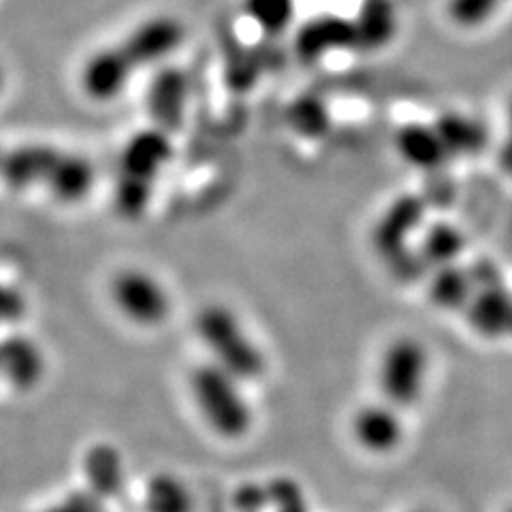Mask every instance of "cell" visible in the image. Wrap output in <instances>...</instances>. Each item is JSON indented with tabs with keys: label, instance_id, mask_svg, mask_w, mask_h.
Here are the masks:
<instances>
[{
	"label": "cell",
	"instance_id": "obj_18",
	"mask_svg": "<svg viewBox=\"0 0 512 512\" xmlns=\"http://www.w3.org/2000/svg\"><path fill=\"white\" fill-rule=\"evenodd\" d=\"M431 299L442 310H459L472 299V282L466 271L455 263L438 267L434 280H431Z\"/></svg>",
	"mask_w": 512,
	"mask_h": 512
},
{
	"label": "cell",
	"instance_id": "obj_1",
	"mask_svg": "<svg viewBox=\"0 0 512 512\" xmlns=\"http://www.w3.org/2000/svg\"><path fill=\"white\" fill-rule=\"evenodd\" d=\"M190 395L201 419L216 436L239 440L252 429L254 416L242 380L216 363H203L190 374Z\"/></svg>",
	"mask_w": 512,
	"mask_h": 512
},
{
	"label": "cell",
	"instance_id": "obj_17",
	"mask_svg": "<svg viewBox=\"0 0 512 512\" xmlns=\"http://www.w3.org/2000/svg\"><path fill=\"white\" fill-rule=\"evenodd\" d=\"M436 131L440 133L448 154H474L483 150L487 133L483 124L461 114H446L438 120Z\"/></svg>",
	"mask_w": 512,
	"mask_h": 512
},
{
	"label": "cell",
	"instance_id": "obj_23",
	"mask_svg": "<svg viewBox=\"0 0 512 512\" xmlns=\"http://www.w3.org/2000/svg\"><path fill=\"white\" fill-rule=\"evenodd\" d=\"M508 0H451L448 13L461 28H476L487 24Z\"/></svg>",
	"mask_w": 512,
	"mask_h": 512
},
{
	"label": "cell",
	"instance_id": "obj_22",
	"mask_svg": "<svg viewBox=\"0 0 512 512\" xmlns=\"http://www.w3.org/2000/svg\"><path fill=\"white\" fill-rule=\"evenodd\" d=\"M148 508L150 512H186L188 493L180 480L158 476L148 487Z\"/></svg>",
	"mask_w": 512,
	"mask_h": 512
},
{
	"label": "cell",
	"instance_id": "obj_29",
	"mask_svg": "<svg viewBox=\"0 0 512 512\" xmlns=\"http://www.w3.org/2000/svg\"><path fill=\"white\" fill-rule=\"evenodd\" d=\"M0 156H3V152H0Z\"/></svg>",
	"mask_w": 512,
	"mask_h": 512
},
{
	"label": "cell",
	"instance_id": "obj_7",
	"mask_svg": "<svg viewBox=\"0 0 512 512\" xmlns=\"http://www.w3.org/2000/svg\"><path fill=\"white\" fill-rule=\"evenodd\" d=\"M135 67L122 52L120 43H111L92 52L79 69V88L96 103H109L133 82Z\"/></svg>",
	"mask_w": 512,
	"mask_h": 512
},
{
	"label": "cell",
	"instance_id": "obj_2",
	"mask_svg": "<svg viewBox=\"0 0 512 512\" xmlns=\"http://www.w3.org/2000/svg\"><path fill=\"white\" fill-rule=\"evenodd\" d=\"M195 329L201 344L210 352L212 363L242 382L261 378L265 372L263 350L229 306L207 303L197 314Z\"/></svg>",
	"mask_w": 512,
	"mask_h": 512
},
{
	"label": "cell",
	"instance_id": "obj_12",
	"mask_svg": "<svg viewBox=\"0 0 512 512\" xmlns=\"http://www.w3.org/2000/svg\"><path fill=\"white\" fill-rule=\"evenodd\" d=\"M423 218V205L414 197H402L399 201L391 203L378 222L374 233V244L378 246L380 254L387 259H399V252L404 250L408 235L414 233Z\"/></svg>",
	"mask_w": 512,
	"mask_h": 512
},
{
	"label": "cell",
	"instance_id": "obj_5",
	"mask_svg": "<svg viewBox=\"0 0 512 512\" xmlns=\"http://www.w3.org/2000/svg\"><path fill=\"white\" fill-rule=\"evenodd\" d=\"M114 308L137 327H158L169 318L173 303L167 286L139 267H124L109 280Z\"/></svg>",
	"mask_w": 512,
	"mask_h": 512
},
{
	"label": "cell",
	"instance_id": "obj_28",
	"mask_svg": "<svg viewBox=\"0 0 512 512\" xmlns=\"http://www.w3.org/2000/svg\"><path fill=\"white\" fill-rule=\"evenodd\" d=\"M506 512H512V506H510V508H508V510H506Z\"/></svg>",
	"mask_w": 512,
	"mask_h": 512
},
{
	"label": "cell",
	"instance_id": "obj_24",
	"mask_svg": "<svg viewBox=\"0 0 512 512\" xmlns=\"http://www.w3.org/2000/svg\"><path fill=\"white\" fill-rule=\"evenodd\" d=\"M265 489L267 504L276 512H310L306 493L293 478H274Z\"/></svg>",
	"mask_w": 512,
	"mask_h": 512
},
{
	"label": "cell",
	"instance_id": "obj_3",
	"mask_svg": "<svg viewBox=\"0 0 512 512\" xmlns=\"http://www.w3.org/2000/svg\"><path fill=\"white\" fill-rule=\"evenodd\" d=\"M169 137L158 131H141L128 139L120 154V178L116 184V207L122 216L135 218L146 210L152 186L171 160Z\"/></svg>",
	"mask_w": 512,
	"mask_h": 512
},
{
	"label": "cell",
	"instance_id": "obj_8",
	"mask_svg": "<svg viewBox=\"0 0 512 512\" xmlns=\"http://www.w3.org/2000/svg\"><path fill=\"white\" fill-rule=\"evenodd\" d=\"M350 431L363 451L389 455L404 440V423L399 408L382 402L359 408L350 421Z\"/></svg>",
	"mask_w": 512,
	"mask_h": 512
},
{
	"label": "cell",
	"instance_id": "obj_11",
	"mask_svg": "<svg viewBox=\"0 0 512 512\" xmlns=\"http://www.w3.org/2000/svg\"><path fill=\"white\" fill-rule=\"evenodd\" d=\"M92 186L94 167L90 160L82 154L60 150L43 188L60 203H79L90 195Z\"/></svg>",
	"mask_w": 512,
	"mask_h": 512
},
{
	"label": "cell",
	"instance_id": "obj_9",
	"mask_svg": "<svg viewBox=\"0 0 512 512\" xmlns=\"http://www.w3.org/2000/svg\"><path fill=\"white\" fill-rule=\"evenodd\" d=\"M60 150L32 143L0 156V180L13 190L45 186Z\"/></svg>",
	"mask_w": 512,
	"mask_h": 512
},
{
	"label": "cell",
	"instance_id": "obj_15",
	"mask_svg": "<svg viewBox=\"0 0 512 512\" xmlns=\"http://www.w3.org/2000/svg\"><path fill=\"white\" fill-rule=\"evenodd\" d=\"M186 79L178 71H163L148 92V109L152 118L167 128H175L186 109Z\"/></svg>",
	"mask_w": 512,
	"mask_h": 512
},
{
	"label": "cell",
	"instance_id": "obj_10",
	"mask_svg": "<svg viewBox=\"0 0 512 512\" xmlns=\"http://www.w3.org/2000/svg\"><path fill=\"white\" fill-rule=\"evenodd\" d=\"M295 43L297 54L303 60L316 62L331 52L357 47L355 22L335 18V15H320V18L308 22L299 30Z\"/></svg>",
	"mask_w": 512,
	"mask_h": 512
},
{
	"label": "cell",
	"instance_id": "obj_13",
	"mask_svg": "<svg viewBox=\"0 0 512 512\" xmlns=\"http://www.w3.org/2000/svg\"><path fill=\"white\" fill-rule=\"evenodd\" d=\"M395 148L408 165L416 169H434L448 156L436 126L406 124L399 128Z\"/></svg>",
	"mask_w": 512,
	"mask_h": 512
},
{
	"label": "cell",
	"instance_id": "obj_4",
	"mask_svg": "<svg viewBox=\"0 0 512 512\" xmlns=\"http://www.w3.org/2000/svg\"><path fill=\"white\" fill-rule=\"evenodd\" d=\"M429 374V352L416 338H397L384 348L378 365V387L395 408L414 406L423 397Z\"/></svg>",
	"mask_w": 512,
	"mask_h": 512
},
{
	"label": "cell",
	"instance_id": "obj_16",
	"mask_svg": "<svg viewBox=\"0 0 512 512\" xmlns=\"http://www.w3.org/2000/svg\"><path fill=\"white\" fill-rule=\"evenodd\" d=\"M357 47L378 50L387 45L397 30V15L391 0H365L355 20Z\"/></svg>",
	"mask_w": 512,
	"mask_h": 512
},
{
	"label": "cell",
	"instance_id": "obj_14",
	"mask_svg": "<svg viewBox=\"0 0 512 512\" xmlns=\"http://www.w3.org/2000/svg\"><path fill=\"white\" fill-rule=\"evenodd\" d=\"M472 329L485 338H498L512 329V297L500 286L483 288L470 299Z\"/></svg>",
	"mask_w": 512,
	"mask_h": 512
},
{
	"label": "cell",
	"instance_id": "obj_25",
	"mask_svg": "<svg viewBox=\"0 0 512 512\" xmlns=\"http://www.w3.org/2000/svg\"><path fill=\"white\" fill-rule=\"evenodd\" d=\"M5 86H7V71H5L3 64H0V94H3Z\"/></svg>",
	"mask_w": 512,
	"mask_h": 512
},
{
	"label": "cell",
	"instance_id": "obj_19",
	"mask_svg": "<svg viewBox=\"0 0 512 512\" xmlns=\"http://www.w3.org/2000/svg\"><path fill=\"white\" fill-rule=\"evenodd\" d=\"M244 9L265 35H280L293 22L295 0H244Z\"/></svg>",
	"mask_w": 512,
	"mask_h": 512
},
{
	"label": "cell",
	"instance_id": "obj_27",
	"mask_svg": "<svg viewBox=\"0 0 512 512\" xmlns=\"http://www.w3.org/2000/svg\"><path fill=\"white\" fill-rule=\"evenodd\" d=\"M412 512H425V510H412Z\"/></svg>",
	"mask_w": 512,
	"mask_h": 512
},
{
	"label": "cell",
	"instance_id": "obj_26",
	"mask_svg": "<svg viewBox=\"0 0 512 512\" xmlns=\"http://www.w3.org/2000/svg\"><path fill=\"white\" fill-rule=\"evenodd\" d=\"M510 139H512V105H510Z\"/></svg>",
	"mask_w": 512,
	"mask_h": 512
},
{
	"label": "cell",
	"instance_id": "obj_21",
	"mask_svg": "<svg viewBox=\"0 0 512 512\" xmlns=\"http://www.w3.org/2000/svg\"><path fill=\"white\" fill-rule=\"evenodd\" d=\"M288 124L295 131L308 139H316L329 128V111L323 101L314 99V96H303L299 99L291 111H288Z\"/></svg>",
	"mask_w": 512,
	"mask_h": 512
},
{
	"label": "cell",
	"instance_id": "obj_6",
	"mask_svg": "<svg viewBox=\"0 0 512 512\" xmlns=\"http://www.w3.org/2000/svg\"><path fill=\"white\" fill-rule=\"evenodd\" d=\"M186 39L184 24L175 15H152L135 24L120 43L135 71L152 69L163 64L180 50Z\"/></svg>",
	"mask_w": 512,
	"mask_h": 512
},
{
	"label": "cell",
	"instance_id": "obj_20",
	"mask_svg": "<svg viewBox=\"0 0 512 512\" xmlns=\"http://www.w3.org/2000/svg\"><path fill=\"white\" fill-rule=\"evenodd\" d=\"M461 250L463 237L455 227H451V224H436V227H431L423 242L425 261L436 267L453 265Z\"/></svg>",
	"mask_w": 512,
	"mask_h": 512
}]
</instances>
